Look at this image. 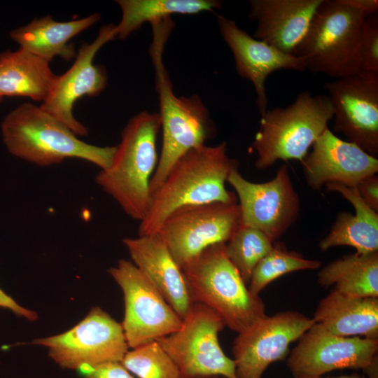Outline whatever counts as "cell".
<instances>
[{"instance_id": "d6986e66", "label": "cell", "mask_w": 378, "mask_h": 378, "mask_svg": "<svg viewBox=\"0 0 378 378\" xmlns=\"http://www.w3.org/2000/svg\"><path fill=\"white\" fill-rule=\"evenodd\" d=\"M323 0H251L248 17L257 22L253 38L293 54Z\"/></svg>"}, {"instance_id": "d6a6232c", "label": "cell", "mask_w": 378, "mask_h": 378, "mask_svg": "<svg viewBox=\"0 0 378 378\" xmlns=\"http://www.w3.org/2000/svg\"><path fill=\"white\" fill-rule=\"evenodd\" d=\"M0 307L12 311L18 316L24 317L33 321L38 318L37 313L18 304L10 295L0 288Z\"/></svg>"}, {"instance_id": "74e56055", "label": "cell", "mask_w": 378, "mask_h": 378, "mask_svg": "<svg viewBox=\"0 0 378 378\" xmlns=\"http://www.w3.org/2000/svg\"><path fill=\"white\" fill-rule=\"evenodd\" d=\"M2 99H3L0 97V102L2 101Z\"/></svg>"}, {"instance_id": "ac0fdd59", "label": "cell", "mask_w": 378, "mask_h": 378, "mask_svg": "<svg viewBox=\"0 0 378 378\" xmlns=\"http://www.w3.org/2000/svg\"><path fill=\"white\" fill-rule=\"evenodd\" d=\"M307 185L320 190L328 183L356 186L378 172V160L356 144L335 136L328 127L302 161Z\"/></svg>"}, {"instance_id": "ffe728a7", "label": "cell", "mask_w": 378, "mask_h": 378, "mask_svg": "<svg viewBox=\"0 0 378 378\" xmlns=\"http://www.w3.org/2000/svg\"><path fill=\"white\" fill-rule=\"evenodd\" d=\"M132 262L158 290L167 302L182 318L192 301L181 268L173 258L160 236L123 239Z\"/></svg>"}, {"instance_id": "8d00e7d4", "label": "cell", "mask_w": 378, "mask_h": 378, "mask_svg": "<svg viewBox=\"0 0 378 378\" xmlns=\"http://www.w3.org/2000/svg\"><path fill=\"white\" fill-rule=\"evenodd\" d=\"M181 378H225L221 376H209V377H181Z\"/></svg>"}, {"instance_id": "e0dca14e", "label": "cell", "mask_w": 378, "mask_h": 378, "mask_svg": "<svg viewBox=\"0 0 378 378\" xmlns=\"http://www.w3.org/2000/svg\"><path fill=\"white\" fill-rule=\"evenodd\" d=\"M217 23L222 38L232 52L238 74L254 86L255 104L262 116L268 109L265 90L268 76L281 69L304 71L305 64L302 58L251 36L234 21L223 15L217 16Z\"/></svg>"}, {"instance_id": "9a60e30c", "label": "cell", "mask_w": 378, "mask_h": 378, "mask_svg": "<svg viewBox=\"0 0 378 378\" xmlns=\"http://www.w3.org/2000/svg\"><path fill=\"white\" fill-rule=\"evenodd\" d=\"M298 340L287 360L294 378L321 377L345 368L365 370L377 355L378 340L338 336L317 323Z\"/></svg>"}, {"instance_id": "30bf717a", "label": "cell", "mask_w": 378, "mask_h": 378, "mask_svg": "<svg viewBox=\"0 0 378 378\" xmlns=\"http://www.w3.org/2000/svg\"><path fill=\"white\" fill-rule=\"evenodd\" d=\"M240 224L237 203L216 202L177 209L157 233L182 268L208 247L225 244Z\"/></svg>"}, {"instance_id": "7402d4cb", "label": "cell", "mask_w": 378, "mask_h": 378, "mask_svg": "<svg viewBox=\"0 0 378 378\" xmlns=\"http://www.w3.org/2000/svg\"><path fill=\"white\" fill-rule=\"evenodd\" d=\"M341 337L378 340V298H358L332 290L322 298L312 318Z\"/></svg>"}, {"instance_id": "2e32d148", "label": "cell", "mask_w": 378, "mask_h": 378, "mask_svg": "<svg viewBox=\"0 0 378 378\" xmlns=\"http://www.w3.org/2000/svg\"><path fill=\"white\" fill-rule=\"evenodd\" d=\"M115 37V25L107 24L100 29L92 43L82 45L72 66L57 76L48 96L40 106L78 136L88 135V130L74 118V104L85 95H98L106 87V72L93 59L98 50Z\"/></svg>"}, {"instance_id": "7c38bea8", "label": "cell", "mask_w": 378, "mask_h": 378, "mask_svg": "<svg viewBox=\"0 0 378 378\" xmlns=\"http://www.w3.org/2000/svg\"><path fill=\"white\" fill-rule=\"evenodd\" d=\"M227 182L234 189L241 211V223L257 229L274 242L296 221L300 198L288 168L282 164L275 176L265 183L251 182L232 166Z\"/></svg>"}, {"instance_id": "5bb4252c", "label": "cell", "mask_w": 378, "mask_h": 378, "mask_svg": "<svg viewBox=\"0 0 378 378\" xmlns=\"http://www.w3.org/2000/svg\"><path fill=\"white\" fill-rule=\"evenodd\" d=\"M315 323L296 311L265 315L235 338L232 354L237 378H262L268 366L283 359L290 344Z\"/></svg>"}, {"instance_id": "9c48e42d", "label": "cell", "mask_w": 378, "mask_h": 378, "mask_svg": "<svg viewBox=\"0 0 378 378\" xmlns=\"http://www.w3.org/2000/svg\"><path fill=\"white\" fill-rule=\"evenodd\" d=\"M32 343L48 348L60 367L88 371L105 363L121 362L129 349L122 324L99 307L69 330Z\"/></svg>"}, {"instance_id": "83f0119b", "label": "cell", "mask_w": 378, "mask_h": 378, "mask_svg": "<svg viewBox=\"0 0 378 378\" xmlns=\"http://www.w3.org/2000/svg\"><path fill=\"white\" fill-rule=\"evenodd\" d=\"M321 265L317 260L304 258L289 251L280 243H274L272 250L258 263L251 274L248 290L258 295L269 284L279 277L299 270H316Z\"/></svg>"}, {"instance_id": "3957f363", "label": "cell", "mask_w": 378, "mask_h": 378, "mask_svg": "<svg viewBox=\"0 0 378 378\" xmlns=\"http://www.w3.org/2000/svg\"><path fill=\"white\" fill-rule=\"evenodd\" d=\"M160 128L158 113L142 111L133 116L122 131L110 166L95 176L103 191L128 216L139 222L146 216L151 201L150 184L158 162Z\"/></svg>"}, {"instance_id": "1f68e13d", "label": "cell", "mask_w": 378, "mask_h": 378, "mask_svg": "<svg viewBox=\"0 0 378 378\" xmlns=\"http://www.w3.org/2000/svg\"><path fill=\"white\" fill-rule=\"evenodd\" d=\"M364 202L375 211H378V177L372 175L363 178L356 186Z\"/></svg>"}, {"instance_id": "d4e9b609", "label": "cell", "mask_w": 378, "mask_h": 378, "mask_svg": "<svg viewBox=\"0 0 378 378\" xmlns=\"http://www.w3.org/2000/svg\"><path fill=\"white\" fill-rule=\"evenodd\" d=\"M321 286L358 298H378V251L353 253L337 259L318 274Z\"/></svg>"}, {"instance_id": "5b68a950", "label": "cell", "mask_w": 378, "mask_h": 378, "mask_svg": "<svg viewBox=\"0 0 378 378\" xmlns=\"http://www.w3.org/2000/svg\"><path fill=\"white\" fill-rule=\"evenodd\" d=\"M181 270L192 302L213 309L230 330L240 332L266 315L264 302L246 287L225 244L208 247Z\"/></svg>"}, {"instance_id": "484cf974", "label": "cell", "mask_w": 378, "mask_h": 378, "mask_svg": "<svg viewBox=\"0 0 378 378\" xmlns=\"http://www.w3.org/2000/svg\"><path fill=\"white\" fill-rule=\"evenodd\" d=\"M122 17L115 25L116 37L124 39L145 22H156L172 15H195L220 9L218 0H118Z\"/></svg>"}, {"instance_id": "ba28073f", "label": "cell", "mask_w": 378, "mask_h": 378, "mask_svg": "<svg viewBox=\"0 0 378 378\" xmlns=\"http://www.w3.org/2000/svg\"><path fill=\"white\" fill-rule=\"evenodd\" d=\"M225 325L213 309L193 302L178 330L156 341L178 368L182 377L237 378L233 359L218 341Z\"/></svg>"}, {"instance_id": "603a6c76", "label": "cell", "mask_w": 378, "mask_h": 378, "mask_svg": "<svg viewBox=\"0 0 378 378\" xmlns=\"http://www.w3.org/2000/svg\"><path fill=\"white\" fill-rule=\"evenodd\" d=\"M99 19V13H93L81 19L57 22L48 15L12 30L10 37L20 48L48 62L56 56L69 61L76 56L74 46L68 43L70 39Z\"/></svg>"}, {"instance_id": "7a4b0ae2", "label": "cell", "mask_w": 378, "mask_h": 378, "mask_svg": "<svg viewBox=\"0 0 378 378\" xmlns=\"http://www.w3.org/2000/svg\"><path fill=\"white\" fill-rule=\"evenodd\" d=\"M237 160L227 155V144L204 145L178 158L152 195L148 213L140 221L139 236L156 234L166 218L178 208L211 202L237 203L226 189L229 173Z\"/></svg>"}, {"instance_id": "8992f818", "label": "cell", "mask_w": 378, "mask_h": 378, "mask_svg": "<svg viewBox=\"0 0 378 378\" xmlns=\"http://www.w3.org/2000/svg\"><path fill=\"white\" fill-rule=\"evenodd\" d=\"M332 118L328 96L312 95L308 90L300 92L286 107L267 109L252 144L255 167L265 169L279 160L302 162Z\"/></svg>"}, {"instance_id": "4dcf8cb0", "label": "cell", "mask_w": 378, "mask_h": 378, "mask_svg": "<svg viewBox=\"0 0 378 378\" xmlns=\"http://www.w3.org/2000/svg\"><path fill=\"white\" fill-rule=\"evenodd\" d=\"M85 378H136L121 362H108L99 365L90 371Z\"/></svg>"}, {"instance_id": "6da1fadb", "label": "cell", "mask_w": 378, "mask_h": 378, "mask_svg": "<svg viewBox=\"0 0 378 378\" xmlns=\"http://www.w3.org/2000/svg\"><path fill=\"white\" fill-rule=\"evenodd\" d=\"M153 42L150 55L158 94L162 144L152 176L150 195L164 181L174 162L189 150L202 146L216 134L209 112L197 95L177 97L163 62V51L173 27L171 18L151 24Z\"/></svg>"}, {"instance_id": "836d02e7", "label": "cell", "mask_w": 378, "mask_h": 378, "mask_svg": "<svg viewBox=\"0 0 378 378\" xmlns=\"http://www.w3.org/2000/svg\"><path fill=\"white\" fill-rule=\"evenodd\" d=\"M351 8L361 12L365 17L377 13V0H340Z\"/></svg>"}, {"instance_id": "e575fe53", "label": "cell", "mask_w": 378, "mask_h": 378, "mask_svg": "<svg viewBox=\"0 0 378 378\" xmlns=\"http://www.w3.org/2000/svg\"><path fill=\"white\" fill-rule=\"evenodd\" d=\"M368 378H378V356L374 358L370 365L365 370Z\"/></svg>"}, {"instance_id": "f1b7e54d", "label": "cell", "mask_w": 378, "mask_h": 378, "mask_svg": "<svg viewBox=\"0 0 378 378\" xmlns=\"http://www.w3.org/2000/svg\"><path fill=\"white\" fill-rule=\"evenodd\" d=\"M121 363L139 378H181V373L155 340L127 351Z\"/></svg>"}, {"instance_id": "8fae6325", "label": "cell", "mask_w": 378, "mask_h": 378, "mask_svg": "<svg viewBox=\"0 0 378 378\" xmlns=\"http://www.w3.org/2000/svg\"><path fill=\"white\" fill-rule=\"evenodd\" d=\"M108 273L123 293L125 315L121 324L129 347L155 341L180 328L181 318L132 261L118 260Z\"/></svg>"}, {"instance_id": "277c9868", "label": "cell", "mask_w": 378, "mask_h": 378, "mask_svg": "<svg viewBox=\"0 0 378 378\" xmlns=\"http://www.w3.org/2000/svg\"><path fill=\"white\" fill-rule=\"evenodd\" d=\"M3 141L14 156L40 167L78 158L108 167L116 146H97L80 140L65 125L35 104L23 103L1 125Z\"/></svg>"}, {"instance_id": "4316f807", "label": "cell", "mask_w": 378, "mask_h": 378, "mask_svg": "<svg viewBox=\"0 0 378 378\" xmlns=\"http://www.w3.org/2000/svg\"><path fill=\"white\" fill-rule=\"evenodd\" d=\"M274 243L261 231L241 223L225 244V252L248 284L253 270L272 250Z\"/></svg>"}, {"instance_id": "cb8c5ba5", "label": "cell", "mask_w": 378, "mask_h": 378, "mask_svg": "<svg viewBox=\"0 0 378 378\" xmlns=\"http://www.w3.org/2000/svg\"><path fill=\"white\" fill-rule=\"evenodd\" d=\"M57 78L49 62L22 48L0 53V97H27L42 102Z\"/></svg>"}, {"instance_id": "d590c367", "label": "cell", "mask_w": 378, "mask_h": 378, "mask_svg": "<svg viewBox=\"0 0 378 378\" xmlns=\"http://www.w3.org/2000/svg\"><path fill=\"white\" fill-rule=\"evenodd\" d=\"M304 378H325V377H304ZM326 378H366V377L363 376H360L357 373H352L350 374H344V375H341L336 377H326Z\"/></svg>"}, {"instance_id": "44dd1931", "label": "cell", "mask_w": 378, "mask_h": 378, "mask_svg": "<svg viewBox=\"0 0 378 378\" xmlns=\"http://www.w3.org/2000/svg\"><path fill=\"white\" fill-rule=\"evenodd\" d=\"M330 191L337 192L348 200L355 214L341 212L336 218L329 233L319 243L321 251L339 246H349L358 254L378 251V214L362 199L356 186L340 183L326 185Z\"/></svg>"}, {"instance_id": "52a82bcc", "label": "cell", "mask_w": 378, "mask_h": 378, "mask_svg": "<svg viewBox=\"0 0 378 378\" xmlns=\"http://www.w3.org/2000/svg\"><path fill=\"white\" fill-rule=\"evenodd\" d=\"M365 18L340 0H323L293 55L302 58L312 74L338 79L357 72Z\"/></svg>"}, {"instance_id": "4fadbf2b", "label": "cell", "mask_w": 378, "mask_h": 378, "mask_svg": "<svg viewBox=\"0 0 378 378\" xmlns=\"http://www.w3.org/2000/svg\"><path fill=\"white\" fill-rule=\"evenodd\" d=\"M333 108L335 132L368 154H378V74L359 70L323 85Z\"/></svg>"}, {"instance_id": "f546056e", "label": "cell", "mask_w": 378, "mask_h": 378, "mask_svg": "<svg viewBox=\"0 0 378 378\" xmlns=\"http://www.w3.org/2000/svg\"><path fill=\"white\" fill-rule=\"evenodd\" d=\"M360 70L378 74V15L367 16L362 24L359 47Z\"/></svg>"}]
</instances>
